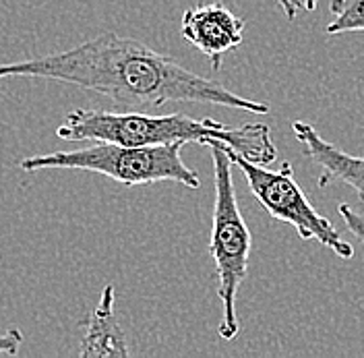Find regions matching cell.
I'll list each match as a JSON object with an SVG mask.
<instances>
[{
	"mask_svg": "<svg viewBox=\"0 0 364 358\" xmlns=\"http://www.w3.org/2000/svg\"><path fill=\"white\" fill-rule=\"evenodd\" d=\"M31 77L60 81L100 93L122 108H159L170 102H195L252 114L269 106L201 77L168 54L114 31L100 33L70 50L31 60L0 65V79Z\"/></svg>",
	"mask_w": 364,
	"mask_h": 358,
	"instance_id": "cell-1",
	"label": "cell"
},
{
	"mask_svg": "<svg viewBox=\"0 0 364 358\" xmlns=\"http://www.w3.org/2000/svg\"><path fill=\"white\" fill-rule=\"evenodd\" d=\"M56 137L73 143L102 141L129 147L170 143L207 145L209 141H222L255 164L269 166L277 159V147L267 125L247 122L242 127H226L213 118H193L186 114H145L135 110L112 112L77 108L60 122Z\"/></svg>",
	"mask_w": 364,
	"mask_h": 358,
	"instance_id": "cell-2",
	"label": "cell"
},
{
	"mask_svg": "<svg viewBox=\"0 0 364 358\" xmlns=\"http://www.w3.org/2000/svg\"><path fill=\"white\" fill-rule=\"evenodd\" d=\"M184 143L129 147L116 143L91 141L87 147L70 152H52L19 159L23 172L38 170H85L116 180L124 186L178 182L186 189H199V174L182 159Z\"/></svg>",
	"mask_w": 364,
	"mask_h": 358,
	"instance_id": "cell-3",
	"label": "cell"
},
{
	"mask_svg": "<svg viewBox=\"0 0 364 358\" xmlns=\"http://www.w3.org/2000/svg\"><path fill=\"white\" fill-rule=\"evenodd\" d=\"M213 162V214H211V236L209 253L215 263L218 275V298L222 300V321L218 334L222 339H234L240 332L238 323V292L249 273V257L252 236L236 199V186L232 180L234 162L224 149L222 141L207 143Z\"/></svg>",
	"mask_w": 364,
	"mask_h": 358,
	"instance_id": "cell-4",
	"label": "cell"
},
{
	"mask_svg": "<svg viewBox=\"0 0 364 358\" xmlns=\"http://www.w3.org/2000/svg\"><path fill=\"white\" fill-rule=\"evenodd\" d=\"M224 149L234 166L242 170L252 197L265 207L273 220L292 226L302 241H317L318 245L327 246L341 259L354 257V246L346 243L336 226L321 216L315 205L306 199L288 162H284L277 170H269L267 166L255 164L249 157L234 152L226 143Z\"/></svg>",
	"mask_w": 364,
	"mask_h": 358,
	"instance_id": "cell-5",
	"label": "cell"
},
{
	"mask_svg": "<svg viewBox=\"0 0 364 358\" xmlns=\"http://www.w3.org/2000/svg\"><path fill=\"white\" fill-rule=\"evenodd\" d=\"M245 29V19L236 17L222 2L193 6L182 15L181 23L182 38L203 54L213 70L222 68L228 52L242 46Z\"/></svg>",
	"mask_w": 364,
	"mask_h": 358,
	"instance_id": "cell-6",
	"label": "cell"
},
{
	"mask_svg": "<svg viewBox=\"0 0 364 358\" xmlns=\"http://www.w3.org/2000/svg\"><path fill=\"white\" fill-rule=\"evenodd\" d=\"M292 133L302 145L304 156L318 168L317 184L321 189L340 182L350 186L358 199L364 201V154L352 156L336 147L333 143L325 141L311 122L304 120L292 122Z\"/></svg>",
	"mask_w": 364,
	"mask_h": 358,
	"instance_id": "cell-7",
	"label": "cell"
},
{
	"mask_svg": "<svg viewBox=\"0 0 364 358\" xmlns=\"http://www.w3.org/2000/svg\"><path fill=\"white\" fill-rule=\"evenodd\" d=\"M116 292L112 284H108L95 305V309L87 315V319L81 321L85 334L79 348L81 358H97V357H131V350L127 346V336L118 323L116 317Z\"/></svg>",
	"mask_w": 364,
	"mask_h": 358,
	"instance_id": "cell-8",
	"label": "cell"
},
{
	"mask_svg": "<svg viewBox=\"0 0 364 358\" xmlns=\"http://www.w3.org/2000/svg\"><path fill=\"white\" fill-rule=\"evenodd\" d=\"M329 11L333 19L325 27L327 36L364 31V0H331Z\"/></svg>",
	"mask_w": 364,
	"mask_h": 358,
	"instance_id": "cell-9",
	"label": "cell"
},
{
	"mask_svg": "<svg viewBox=\"0 0 364 358\" xmlns=\"http://www.w3.org/2000/svg\"><path fill=\"white\" fill-rule=\"evenodd\" d=\"M338 214L341 216L346 228L350 230V234L364 246V214L358 209H354L350 203H340L338 205Z\"/></svg>",
	"mask_w": 364,
	"mask_h": 358,
	"instance_id": "cell-10",
	"label": "cell"
},
{
	"mask_svg": "<svg viewBox=\"0 0 364 358\" xmlns=\"http://www.w3.org/2000/svg\"><path fill=\"white\" fill-rule=\"evenodd\" d=\"M23 334L21 330L11 327L0 334V357H17L21 350Z\"/></svg>",
	"mask_w": 364,
	"mask_h": 358,
	"instance_id": "cell-11",
	"label": "cell"
},
{
	"mask_svg": "<svg viewBox=\"0 0 364 358\" xmlns=\"http://www.w3.org/2000/svg\"><path fill=\"white\" fill-rule=\"evenodd\" d=\"M282 9V13L286 15L288 21H294L296 17L300 15V11H304L302 6V0H275Z\"/></svg>",
	"mask_w": 364,
	"mask_h": 358,
	"instance_id": "cell-12",
	"label": "cell"
},
{
	"mask_svg": "<svg viewBox=\"0 0 364 358\" xmlns=\"http://www.w3.org/2000/svg\"><path fill=\"white\" fill-rule=\"evenodd\" d=\"M317 4H318V0H302V6H304V11H315L317 9Z\"/></svg>",
	"mask_w": 364,
	"mask_h": 358,
	"instance_id": "cell-13",
	"label": "cell"
},
{
	"mask_svg": "<svg viewBox=\"0 0 364 358\" xmlns=\"http://www.w3.org/2000/svg\"><path fill=\"white\" fill-rule=\"evenodd\" d=\"M0 263H2V253H0Z\"/></svg>",
	"mask_w": 364,
	"mask_h": 358,
	"instance_id": "cell-14",
	"label": "cell"
}]
</instances>
